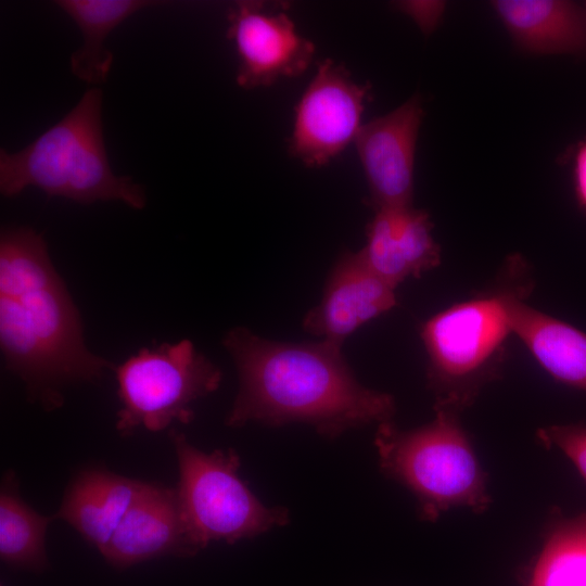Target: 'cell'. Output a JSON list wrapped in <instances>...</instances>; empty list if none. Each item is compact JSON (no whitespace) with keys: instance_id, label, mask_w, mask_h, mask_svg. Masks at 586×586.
<instances>
[{"instance_id":"1","label":"cell","mask_w":586,"mask_h":586,"mask_svg":"<svg viewBox=\"0 0 586 586\" xmlns=\"http://www.w3.org/2000/svg\"><path fill=\"white\" fill-rule=\"evenodd\" d=\"M222 344L239 378L228 426L302 423L335 438L353 429L393 421L396 413L391 394L357 380L341 345L323 340L272 341L245 327L230 329Z\"/></svg>"},{"instance_id":"2","label":"cell","mask_w":586,"mask_h":586,"mask_svg":"<svg viewBox=\"0 0 586 586\" xmlns=\"http://www.w3.org/2000/svg\"><path fill=\"white\" fill-rule=\"evenodd\" d=\"M0 346L5 368L49 409L62 403L63 385L113 368L87 348L79 313L44 240L30 228L1 232Z\"/></svg>"},{"instance_id":"3","label":"cell","mask_w":586,"mask_h":586,"mask_svg":"<svg viewBox=\"0 0 586 586\" xmlns=\"http://www.w3.org/2000/svg\"><path fill=\"white\" fill-rule=\"evenodd\" d=\"M501 275L493 290L457 303L421 326L434 405L462 412L498 374L506 340L512 334V304L532 290L522 256H510Z\"/></svg>"},{"instance_id":"4","label":"cell","mask_w":586,"mask_h":586,"mask_svg":"<svg viewBox=\"0 0 586 586\" xmlns=\"http://www.w3.org/2000/svg\"><path fill=\"white\" fill-rule=\"evenodd\" d=\"M28 187L81 204L118 200L137 209L145 206L142 186L111 168L99 87L89 88L61 120L22 150L1 149V194L16 196Z\"/></svg>"},{"instance_id":"5","label":"cell","mask_w":586,"mask_h":586,"mask_svg":"<svg viewBox=\"0 0 586 586\" xmlns=\"http://www.w3.org/2000/svg\"><path fill=\"white\" fill-rule=\"evenodd\" d=\"M429 423L402 430L393 421L378 424L374 446L381 472L406 487L421 520L434 522L453 508L486 511L492 498L461 412L434 405Z\"/></svg>"},{"instance_id":"6","label":"cell","mask_w":586,"mask_h":586,"mask_svg":"<svg viewBox=\"0 0 586 586\" xmlns=\"http://www.w3.org/2000/svg\"><path fill=\"white\" fill-rule=\"evenodd\" d=\"M170 438L178 462L180 510L198 551L212 542L233 544L290 522L286 508L266 506L241 479L234 450L205 453L175 430Z\"/></svg>"},{"instance_id":"7","label":"cell","mask_w":586,"mask_h":586,"mask_svg":"<svg viewBox=\"0 0 586 586\" xmlns=\"http://www.w3.org/2000/svg\"><path fill=\"white\" fill-rule=\"evenodd\" d=\"M122 408L116 429L128 435L137 428L156 432L171 422L189 423L191 405L214 391L222 373L193 343L143 347L115 368Z\"/></svg>"},{"instance_id":"8","label":"cell","mask_w":586,"mask_h":586,"mask_svg":"<svg viewBox=\"0 0 586 586\" xmlns=\"http://www.w3.org/2000/svg\"><path fill=\"white\" fill-rule=\"evenodd\" d=\"M369 92L370 86L353 80L343 65L320 62L295 107L291 155L318 167L340 154L355 141Z\"/></svg>"},{"instance_id":"9","label":"cell","mask_w":586,"mask_h":586,"mask_svg":"<svg viewBox=\"0 0 586 586\" xmlns=\"http://www.w3.org/2000/svg\"><path fill=\"white\" fill-rule=\"evenodd\" d=\"M227 38L234 44L237 82L243 89L270 86L303 74L314 58V44L301 36L284 11L260 1H238L228 13Z\"/></svg>"},{"instance_id":"10","label":"cell","mask_w":586,"mask_h":586,"mask_svg":"<svg viewBox=\"0 0 586 586\" xmlns=\"http://www.w3.org/2000/svg\"><path fill=\"white\" fill-rule=\"evenodd\" d=\"M423 114L417 93L386 115L361 125L355 144L374 211L412 205L416 145Z\"/></svg>"},{"instance_id":"11","label":"cell","mask_w":586,"mask_h":586,"mask_svg":"<svg viewBox=\"0 0 586 586\" xmlns=\"http://www.w3.org/2000/svg\"><path fill=\"white\" fill-rule=\"evenodd\" d=\"M395 288L380 278L359 252H343L332 267L322 297L304 316L309 334L343 346L365 323L397 305Z\"/></svg>"},{"instance_id":"12","label":"cell","mask_w":586,"mask_h":586,"mask_svg":"<svg viewBox=\"0 0 586 586\" xmlns=\"http://www.w3.org/2000/svg\"><path fill=\"white\" fill-rule=\"evenodd\" d=\"M100 552L117 569L163 556L196 555L199 551L189 539L176 488L145 483Z\"/></svg>"},{"instance_id":"13","label":"cell","mask_w":586,"mask_h":586,"mask_svg":"<svg viewBox=\"0 0 586 586\" xmlns=\"http://www.w3.org/2000/svg\"><path fill=\"white\" fill-rule=\"evenodd\" d=\"M366 235L359 254L395 289L404 280L420 277L441 264V249L433 237L430 215L412 205L375 209Z\"/></svg>"},{"instance_id":"14","label":"cell","mask_w":586,"mask_h":586,"mask_svg":"<svg viewBox=\"0 0 586 586\" xmlns=\"http://www.w3.org/2000/svg\"><path fill=\"white\" fill-rule=\"evenodd\" d=\"M495 13L522 51L586 53V7L569 0H495Z\"/></svg>"},{"instance_id":"15","label":"cell","mask_w":586,"mask_h":586,"mask_svg":"<svg viewBox=\"0 0 586 586\" xmlns=\"http://www.w3.org/2000/svg\"><path fill=\"white\" fill-rule=\"evenodd\" d=\"M144 485L106 470H84L67 487L55 518L71 524L101 551Z\"/></svg>"},{"instance_id":"16","label":"cell","mask_w":586,"mask_h":586,"mask_svg":"<svg viewBox=\"0 0 586 586\" xmlns=\"http://www.w3.org/2000/svg\"><path fill=\"white\" fill-rule=\"evenodd\" d=\"M524 300L512 304V334L556 381L586 393V333L534 309Z\"/></svg>"},{"instance_id":"17","label":"cell","mask_w":586,"mask_h":586,"mask_svg":"<svg viewBox=\"0 0 586 586\" xmlns=\"http://www.w3.org/2000/svg\"><path fill=\"white\" fill-rule=\"evenodd\" d=\"M79 28L82 46L71 56L72 73L89 85L106 81L113 54L104 41L110 33L136 12L156 5L146 0H59L55 2Z\"/></svg>"},{"instance_id":"18","label":"cell","mask_w":586,"mask_h":586,"mask_svg":"<svg viewBox=\"0 0 586 586\" xmlns=\"http://www.w3.org/2000/svg\"><path fill=\"white\" fill-rule=\"evenodd\" d=\"M524 586H586V512L548 522L543 545L523 576Z\"/></svg>"},{"instance_id":"19","label":"cell","mask_w":586,"mask_h":586,"mask_svg":"<svg viewBox=\"0 0 586 586\" xmlns=\"http://www.w3.org/2000/svg\"><path fill=\"white\" fill-rule=\"evenodd\" d=\"M50 521L22 499L14 474H7L0 493L1 560L34 572L46 570L49 561L44 538Z\"/></svg>"},{"instance_id":"20","label":"cell","mask_w":586,"mask_h":586,"mask_svg":"<svg viewBox=\"0 0 586 586\" xmlns=\"http://www.w3.org/2000/svg\"><path fill=\"white\" fill-rule=\"evenodd\" d=\"M536 435L548 449L564 454L586 482V423L549 425L538 429Z\"/></svg>"},{"instance_id":"21","label":"cell","mask_w":586,"mask_h":586,"mask_svg":"<svg viewBox=\"0 0 586 586\" xmlns=\"http://www.w3.org/2000/svg\"><path fill=\"white\" fill-rule=\"evenodd\" d=\"M572 177L577 204L586 212V138L574 150L572 156Z\"/></svg>"},{"instance_id":"22","label":"cell","mask_w":586,"mask_h":586,"mask_svg":"<svg viewBox=\"0 0 586 586\" xmlns=\"http://www.w3.org/2000/svg\"><path fill=\"white\" fill-rule=\"evenodd\" d=\"M400 8L404 12L410 14L413 20L420 25L423 31L430 30L438 14H432V10L438 8L437 5H429L428 3L421 2H406L400 4Z\"/></svg>"},{"instance_id":"23","label":"cell","mask_w":586,"mask_h":586,"mask_svg":"<svg viewBox=\"0 0 586 586\" xmlns=\"http://www.w3.org/2000/svg\"><path fill=\"white\" fill-rule=\"evenodd\" d=\"M585 7H586V2H585Z\"/></svg>"},{"instance_id":"24","label":"cell","mask_w":586,"mask_h":586,"mask_svg":"<svg viewBox=\"0 0 586 586\" xmlns=\"http://www.w3.org/2000/svg\"><path fill=\"white\" fill-rule=\"evenodd\" d=\"M1 586H3V585H1Z\"/></svg>"}]
</instances>
